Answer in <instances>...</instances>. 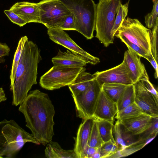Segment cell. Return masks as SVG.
Segmentation results:
<instances>
[{"label":"cell","mask_w":158,"mask_h":158,"mask_svg":"<svg viewBox=\"0 0 158 158\" xmlns=\"http://www.w3.org/2000/svg\"><path fill=\"white\" fill-rule=\"evenodd\" d=\"M19 110L24 116L26 126L40 144L45 146L52 140L55 111L48 94L38 89L31 91Z\"/></svg>","instance_id":"1"},{"label":"cell","mask_w":158,"mask_h":158,"mask_svg":"<svg viewBox=\"0 0 158 158\" xmlns=\"http://www.w3.org/2000/svg\"><path fill=\"white\" fill-rule=\"evenodd\" d=\"M37 45L27 40L22 50L14 85L12 104L17 106L24 100L32 86L37 84L38 64L42 60Z\"/></svg>","instance_id":"2"},{"label":"cell","mask_w":158,"mask_h":158,"mask_svg":"<svg viewBox=\"0 0 158 158\" xmlns=\"http://www.w3.org/2000/svg\"><path fill=\"white\" fill-rule=\"evenodd\" d=\"M27 142L40 143L14 120L0 122V158H11Z\"/></svg>","instance_id":"3"},{"label":"cell","mask_w":158,"mask_h":158,"mask_svg":"<svg viewBox=\"0 0 158 158\" xmlns=\"http://www.w3.org/2000/svg\"><path fill=\"white\" fill-rule=\"evenodd\" d=\"M74 15L76 31L87 39L94 37L97 5L93 0H59Z\"/></svg>","instance_id":"4"},{"label":"cell","mask_w":158,"mask_h":158,"mask_svg":"<svg viewBox=\"0 0 158 158\" xmlns=\"http://www.w3.org/2000/svg\"><path fill=\"white\" fill-rule=\"evenodd\" d=\"M121 3V0H100L97 5L95 37L106 47L113 43L111 31Z\"/></svg>","instance_id":"5"},{"label":"cell","mask_w":158,"mask_h":158,"mask_svg":"<svg viewBox=\"0 0 158 158\" xmlns=\"http://www.w3.org/2000/svg\"><path fill=\"white\" fill-rule=\"evenodd\" d=\"M151 30L144 27L137 19L127 17L121 23L114 37L137 45L149 54L151 48Z\"/></svg>","instance_id":"6"},{"label":"cell","mask_w":158,"mask_h":158,"mask_svg":"<svg viewBox=\"0 0 158 158\" xmlns=\"http://www.w3.org/2000/svg\"><path fill=\"white\" fill-rule=\"evenodd\" d=\"M84 68L54 65L41 77L40 85L43 88L51 90L69 86L74 81Z\"/></svg>","instance_id":"7"},{"label":"cell","mask_w":158,"mask_h":158,"mask_svg":"<svg viewBox=\"0 0 158 158\" xmlns=\"http://www.w3.org/2000/svg\"><path fill=\"white\" fill-rule=\"evenodd\" d=\"M37 3L41 23L47 28L60 29L65 18L71 13L59 0H42Z\"/></svg>","instance_id":"8"},{"label":"cell","mask_w":158,"mask_h":158,"mask_svg":"<svg viewBox=\"0 0 158 158\" xmlns=\"http://www.w3.org/2000/svg\"><path fill=\"white\" fill-rule=\"evenodd\" d=\"M101 89L94 79L85 91L73 98L78 117L83 120L93 118Z\"/></svg>","instance_id":"9"},{"label":"cell","mask_w":158,"mask_h":158,"mask_svg":"<svg viewBox=\"0 0 158 158\" xmlns=\"http://www.w3.org/2000/svg\"><path fill=\"white\" fill-rule=\"evenodd\" d=\"M49 38L56 43L62 46L72 52L76 53L86 60L89 63L96 65L100 62L99 59L91 55L77 45L63 30L48 28Z\"/></svg>","instance_id":"10"},{"label":"cell","mask_w":158,"mask_h":158,"mask_svg":"<svg viewBox=\"0 0 158 158\" xmlns=\"http://www.w3.org/2000/svg\"><path fill=\"white\" fill-rule=\"evenodd\" d=\"M93 75L101 86L105 83H118L126 85L133 84L129 71L123 61L115 67L102 71H97Z\"/></svg>","instance_id":"11"},{"label":"cell","mask_w":158,"mask_h":158,"mask_svg":"<svg viewBox=\"0 0 158 158\" xmlns=\"http://www.w3.org/2000/svg\"><path fill=\"white\" fill-rule=\"evenodd\" d=\"M134 85L135 102L144 113L153 118L158 117V102L146 89L141 81Z\"/></svg>","instance_id":"12"},{"label":"cell","mask_w":158,"mask_h":158,"mask_svg":"<svg viewBox=\"0 0 158 158\" xmlns=\"http://www.w3.org/2000/svg\"><path fill=\"white\" fill-rule=\"evenodd\" d=\"M117 112V103L101 89L93 118L114 123Z\"/></svg>","instance_id":"13"},{"label":"cell","mask_w":158,"mask_h":158,"mask_svg":"<svg viewBox=\"0 0 158 158\" xmlns=\"http://www.w3.org/2000/svg\"><path fill=\"white\" fill-rule=\"evenodd\" d=\"M139 56L128 49L124 52L123 61L129 71L133 84L144 78L149 79V77L144 64Z\"/></svg>","instance_id":"14"},{"label":"cell","mask_w":158,"mask_h":158,"mask_svg":"<svg viewBox=\"0 0 158 158\" xmlns=\"http://www.w3.org/2000/svg\"><path fill=\"white\" fill-rule=\"evenodd\" d=\"M27 23H41L38 3L27 2H17L10 9Z\"/></svg>","instance_id":"15"},{"label":"cell","mask_w":158,"mask_h":158,"mask_svg":"<svg viewBox=\"0 0 158 158\" xmlns=\"http://www.w3.org/2000/svg\"><path fill=\"white\" fill-rule=\"evenodd\" d=\"M84 120L79 127L76 137L75 138V144L73 149L77 158H80L85 148L88 145L94 122L93 118Z\"/></svg>","instance_id":"16"},{"label":"cell","mask_w":158,"mask_h":158,"mask_svg":"<svg viewBox=\"0 0 158 158\" xmlns=\"http://www.w3.org/2000/svg\"><path fill=\"white\" fill-rule=\"evenodd\" d=\"M54 65L72 67H84L89 64L88 61L79 55L67 50L63 52L59 49L56 56L52 58Z\"/></svg>","instance_id":"17"},{"label":"cell","mask_w":158,"mask_h":158,"mask_svg":"<svg viewBox=\"0 0 158 158\" xmlns=\"http://www.w3.org/2000/svg\"><path fill=\"white\" fill-rule=\"evenodd\" d=\"M152 118L143 113L134 118L119 121L127 131L134 135H139L150 127Z\"/></svg>","instance_id":"18"},{"label":"cell","mask_w":158,"mask_h":158,"mask_svg":"<svg viewBox=\"0 0 158 158\" xmlns=\"http://www.w3.org/2000/svg\"><path fill=\"white\" fill-rule=\"evenodd\" d=\"M113 134L120 150L140 141L139 135H134L127 131L118 120L114 125Z\"/></svg>","instance_id":"19"},{"label":"cell","mask_w":158,"mask_h":158,"mask_svg":"<svg viewBox=\"0 0 158 158\" xmlns=\"http://www.w3.org/2000/svg\"><path fill=\"white\" fill-rule=\"evenodd\" d=\"M85 70L84 67L74 81L68 86L73 98L85 91L89 85L91 81L95 79L93 74L85 72Z\"/></svg>","instance_id":"20"},{"label":"cell","mask_w":158,"mask_h":158,"mask_svg":"<svg viewBox=\"0 0 158 158\" xmlns=\"http://www.w3.org/2000/svg\"><path fill=\"white\" fill-rule=\"evenodd\" d=\"M45 156L48 158H77L74 149L64 150L57 142L52 141L48 143Z\"/></svg>","instance_id":"21"},{"label":"cell","mask_w":158,"mask_h":158,"mask_svg":"<svg viewBox=\"0 0 158 158\" xmlns=\"http://www.w3.org/2000/svg\"><path fill=\"white\" fill-rule=\"evenodd\" d=\"M135 98L134 85H127L116 102L118 112L134 102Z\"/></svg>","instance_id":"22"},{"label":"cell","mask_w":158,"mask_h":158,"mask_svg":"<svg viewBox=\"0 0 158 158\" xmlns=\"http://www.w3.org/2000/svg\"><path fill=\"white\" fill-rule=\"evenodd\" d=\"M127 85L118 83H105L101 85V89L116 103Z\"/></svg>","instance_id":"23"},{"label":"cell","mask_w":158,"mask_h":158,"mask_svg":"<svg viewBox=\"0 0 158 158\" xmlns=\"http://www.w3.org/2000/svg\"><path fill=\"white\" fill-rule=\"evenodd\" d=\"M143 113H145L134 102L117 112L115 118L117 120L122 121L137 116Z\"/></svg>","instance_id":"24"},{"label":"cell","mask_w":158,"mask_h":158,"mask_svg":"<svg viewBox=\"0 0 158 158\" xmlns=\"http://www.w3.org/2000/svg\"><path fill=\"white\" fill-rule=\"evenodd\" d=\"M95 119L97 121L99 131L103 142L111 140L115 143L113 134L114 123L103 119Z\"/></svg>","instance_id":"25"},{"label":"cell","mask_w":158,"mask_h":158,"mask_svg":"<svg viewBox=\"0 0 158 158\" xmlns=\"http://www.w3.org/2000/svg\"><path fill=\"white\" fill-rule=\"evenodd\" d=\"M28 39L26 36H23L20 38L15 53L10 76V89L14 84L16 72L20 59L23 49L25 42Z\"/></svg>","instance_id":"26"},{"label":"cell","mask_w":158,"mask_h":158,"mask_svg":"<svg viewBox=\"0 0 158 158\" xmlns=\"http://www.w3.org/2000/svg\"><path fill=\"white\" fill-rule=\"evenodd\" d=\"M147 144L146 141L140 140L137 143L120 149L110 158H118L127 156L140 150Z\"/></svg>","instance_id":"27"},{"label":"cell","mask_w":158,"mask_h":158,"mask_svg":"<svg viewBox=\"0 0 158 158\" xmlns=\"http://www.w3.org/2000/svg\"><path fill=\"white\" fill-rule=\"evenodd\" d=\"M129 2L130 0H129L125 4H122L121 2L119 5L111 31V35L114 38L116 31L127 15Z\"/></svg>","instance_id":"28"},{"label":"cell","mask_w":158,"mask_h":158,"mask_svg":"<svg viewBox=\"0 0 158 158\" xmlns=\"http://www.w3.org/2000/svg\"><path fill=\"white\" fill-rule=\"evenodd\" d=\"M94 122L88 140V145L97 148H100L103 143L100 134L96 120L94 118Z\"/></svg>","instance_id":"29"},{"label":"cell","mask_w":158,"mask_h":158,"mask_svg":"<svg viewBox=\"0 0 158 158\" xmlns=\"http://www.w3.org/2000/svg\"><path fill=\"white\" fill-rule=\"evenodd\" d=\"M158 133V117L152 118L150 127L139 135L140 140L146 141L147 143L153 139Z\"/></svg>","instance_id":"30"},{"label":"cell","mask_w":158,"mask_h":158,"mask_svg":"<svg viewBox=\"0 0 158 158\" xmlns=\"http://www.w3.org/2000/svg\"><path fill=\"white\" fill-rule=\"evenodd\" d=\"M119 150L116 143L114 142L111 140L103 142L100 148L101 158H110Z\"/></svg>","instance_id":"31"},{"label":"cell","mask_w":158,"mask_h":158,"mask_svg":"<svg viewBox=\"0 0 158 158\" xmlns=\"http://www.w3.org/2000/svg\"><path fill=\"white\" fill-rule=\"evenodd\" d=\"M152 29L150 40L151 53L154 59L158 63V17L156 18Z\"/></svg>","instance_id":"32"},{"label":"cell","mask_w":158,"mask_h":158,"mask_svg":"<svg viewBox=\"0 0 158 158\" xmlns=\"http://www.w3.org/2000/svg\"><path fill=\"white\" fill-rule=\"evenodd\" d=\"M153 7L151 12L145 16V23L146 27L148 28H152L156 18L158 17V0H152Z\"/></svg>","instance_id":"33"},{"label":"cell","mask_w":158,"mask_h":158,"mask_svg":"<svg viewBox=\"0 0 158 158\" xmlns=\"http://www.w3.org/2000/svg\"><path fill=\"white\" fill-rule=\"evenodd\" d=\"M122 42L126 44L128 49L131 50L139 56L143 57L147 60H148V57L151 54H149L137 45L125 40L123 41Z\"/></svg>","instance_id":"34"},{"label":"cell","mask_w":158,"mask_h":158,"mask_svg":"<svg viewBox=\"0 0 158 158\" xmlns=\"http://www.w3.org/2000/svg\"><path fill=\"white\" fill-rule=\"evenodd\" d=\"M64 30H75V20L73 14H70L66 16L62 25L60 29Z\"/></svg>","instance_id":"35"},{"label":"cell","mask_w":158,"mask_h":158,"mask_svg":"<svg viewBox=\"0 0 158 158\" xmlns=\"http://www.w3.org/2000/svg\"><path fill=\"white\" fill-rule=\"evenodd\" d=\"M4 12L12 23L18 25L19 26L23 27L27 23L25 20L11 10H5Z\"/></svg>","instance_id":"36"},{"label":"cell","mask_w":158,"mask_h":158,"mask_svg":"<svg viewBox=\"0 0 158 158\" xmlns=\"http://www.w3.org/2000/svg\"><path fill=\"white\" fill-rule=\"evenodd\" d=\"M141 81L146 89L153 96L156 101L158 102V92L149 79L144 78Z\"/></svg>","instance_id":"37"},{"label":"cell","mask_w":158,"mask_h":158,"mask_svg":"<svg viewBox=\"0 0 158 158\" xmlns=\"http://www.w3.org/2000/svg\"><path fill=\"white\" fill-rule=\"evenodd\" d=\"M98 148L87 145L83 150L80 158H91Z\"/></svg>","instance_id":"38"},{"label":"cell","mask_w":158,"mask_h":158,"mask_svg":"<svg viewBox=\"0 0 158 158\" xmlns=\"http://www.w3.org/2000/svg\"><path fill=\"white\" fill-rule=\"evenodd\" d=\"M10 48L6 43L0 42V62L4 57L9 55Z\"/></svg>","instance_id":"39"},{"label":"cell","mask_w":158,"mask_h":158,"mask_svg":"<svg viewBox=\"0 0 158 158\" xmlns=\"http://www.w3.org/2000/svg\"><path fill=\"white\" fill-rule=\"evenodd\" d=\"M148 60L150 62L155 69L154 77L155 78H157L158 77V63L154 59L152 53L148 56Z\"/></svg>","instance_id":"40"},{"label":"cell","mask_w":158,"mask_h":158,"mask_svg":"<svg viewBox=\"0 0 158 158\" xmlns=\"http://www.w3.org/2000/svg\"><path fill=\"white\" fill-rule=\"evenodd\" d=\"M6 97L4 91L2 88H0V102L6 101Z\"/></svg>","instance_id":"41"},{"label":"cell","mask_w":158,"mask_h":158,"mask_svg":"<svg viewBox=\"0 0 158 158\" xmlns=\"http://www.w3.org/2000/svg\"><path fill=\"white\" fill-rule=\"evenodd\" d=\"M100 148H98L97 151L92 156L91 158H101L100 152Z\"/></svg>","instance_id":"42"},{"label":"cell","mask_w":158,"mask_h":158,"mask_svg":"<svg viewBox=\"0 0 158 158\" xmlns=\"http://www.w3.org/2000/svg\"></svg>","instance_id":"43"}]
</instances>
